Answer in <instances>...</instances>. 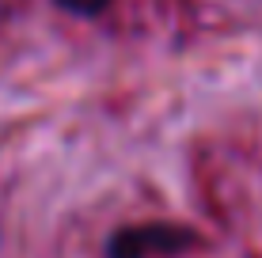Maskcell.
<instances>
[{
    "label": "cell",
    "instance_id": "2",
    "mask_svg": "<svg viewBox=\"0 0 262 258\" xmlns=\"http://www.w3.org/2000/svg\"><path fill=\"white\" fill-rule=\"evenodd\" d=\"M57 4H65L69 12H80V15H92V12H103L111 0H57Z\"/></svg>",
    "mask_w": 262,
    "mask_h": 258
},
{
    "label": "cell",
    "instance_id": "1",
    "mask_svg": "<svg viewBox=\"0 0 262 258\" xmlns=\"http://www.w3.org/2000/svg\"><path fill=\"white\" fill-rule=\"evenodd\" d=\"M183 232L179 228H133V232H122L111 247V258H152V254H171L183 243Z\"/></svg>",
    "mask_w": 262,
    "mask_h": 258
}]
</instances>
